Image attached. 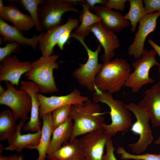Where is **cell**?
Instances as JSON below:
<instances>
[{"label":"cell","instance_id":"obj_1","mask_svg":"<svg viewBox=\"0 0 160 160\" xmlns=\"http://www.w3.org/2000/svg\"><path fill=\"white\" fill-rule=\"evenodd\" d=\"M100 105L88 99L83 104H75L71 107L69 117L73 121L71 140L102 127L104 121Z\"/></svg>","mask_w":160,"mask_h":160},{"label":"cell","instance_id":"obj_2","mask_svg":"<svg viewBox=\"0 0 160 160\" xmlns=\"http://www.w3.org/2000/svg\"><path fill=\"white\" fill-rule=\"evenodd\" d=\"M92 96V101L95 103H104L109 107L111 122L109 124L104 123L102 127L106 133L111 137L119 132H124L131 127L132 123L131 115L125 104L121 100L114 99L112 94L100 91L95 87Z\"/></svg>","mask_w":160,"mask_h":160},{"label":"cell","instance_id":"obj_3","mask_svg":"<svg viewBox=\"0 0 160 160\" xmlns=\"http://www.w3.org/2000/svg\"><path fill=\"white\" fill-rule=\"evenodd\" d=\"M130 66L125 59L119 58L103 63L95 81V87L112 94L124 86L130 73Z\"/></svg>","mask_w":160,"mask_h":160},{"label":"cell","instance_id":"obj_4","mask_svg":"<svg viewBox=\"0 0 160 160\" xmlns=\"http://www.w3.org/2000/svg\"><path fill=\"white\" fill-rule=\"evenodd\" d=\"M59 55L41 56L31 63V68L25 74L28 79L35 83L39 87V92L43 94L53 93L58 91L53 76V70L59 68L56 62Z\"/></svg>","mask_w":160,"mask_h":160},{"label":"cell","instance_id":"obj_5","mask_svg":"<svg viewBox=\"0 0 160 160\" xmlns=\"http://www.w3.org/2000/svg\"><path fill=\"white\" fill-rule=\"evenodd\" d=\"M71 37L77 39L85 48L88 56L87 62L84 64L79 63V67L76 68L73 73V76L79 83L91 92H95V81L98 73L103 64L99 63L98 56L101 51L99 44L95 51L91 50L84 41L85 38L74 33H71Z\"/></svg>","mask_w":160,"mask_h":160},{"label":"cell","instance_id":"obj_6","mask_svg":"<svg viewBox=\"0 0 160 160\" xmlns=\"http://www.w3.org/2000/svg\"><path fill=\"white\" fill-rule=\"evenodd\" d=\"M125 106L133 113L136 119L130 130L139 136L136 142L127 145L136 154H141L153 141V134L149 124V115L145 110L133 103L125 104Z\"/></svg>","mask_w":160,"mask_h":160},{"label":"cell","instance_id":"obj_7","mask_svg":"<svg viewBox=\"0 0 160 160\" xmlns=\"http://www.w3.org/2000/svg\"><path fill=\"white\" fill-rule=\"evenodd\" d=\"M156 54L154 49H144L141 58L132 63L134 71L130 74L124 87L130 88L135 93L143 85L153 82L154 79L149 76V72L153 66L160 65L155 58Z\"/></svg>","mask_w":160,"mask_h":160},{"label":"cell","instance_id":"obj_8","mask_svg":"<svg viewBox=\"0 0 160 160\" xmlns=\"http://www.w3.org/2000/svg\"><path fill=\"white\" fill-rule=\"evenodd\" d=\"M38 7V17L42 31H46L56 26L63 24L62 16L71 11L79 12L74 5L64 0H44Z\"/></svg>","mask_w":160,"mask_h":160},{"label":"cell","instance_id":"obj_9","mask_svg":"<svg viewBox=\"0 0 160 160\" xmlns=\"http://www.w3.org/2000/svg\"><path fill=\"white\" fill-rule=\"evenodd\" d=\"M7 89L0 94V104L10 108L17 120L26 121L31 111V97L29 93L23 89H16L14 85L9 81H5Z\"/></svg>","mask_w":160,"mask_h":160},{"label":"cell","instance_id":"obj_10","mask_svg":"<svg viewBox=\"0 0 160 160\" xmlns=\"http://www.w3.org/2000/svg\"><path fill=\"white\" fill-rule=\"evenodd\" d=\"M111 137L102 127L84 135L79 139L81 150L86 160H103L106 143Z\"/></svg>","mask_w":160,"mask_h":160},{"label":"cell","instance_id":"obj_11","mask_svg":"<svg viewBox=\"0 0 160 160\" xmlns=\"http://www.w3.org/2000/svg\"><path fill=\"white\" fill-rule=\"evenodd\" d=\"M36 96L40 103L39 116L52 113L57 108L67 105L83 104L88 97L81 95L80 91L76 88L69 94L60 96L47 97L38 92Z\"/></svg>","mask_w":160,"mask_h":160},{"label":"cell","instance_id":"obj_12","mask_svg":"<svg viewBox=\"0 0 160 160\" xmlns=\"http://www.w3.org/2000/svg\"><path fill=\"white\" fill-rule=\"evenodd\" d=\"M160 16V12L148 13L139 22L138 30L135 35L133 42L129 46L128 54L137 59L141 58L144 50L145 40L148 36L156 28L157 20Z\"/></svg>","mask_w":160,"mask_h":160},{"label":"cell","instance_id":"obj_13","mask_svg":"<svg viewBox=\"0 0 160 160\" xmlns=\"http://www.w3.org/2000/svg\"><path fill=\"white\" fill-rule=\"evenodd\" d=\"M79 20L77 18H68L66 22L63 25L52 28L44 32L39 42V48L42 55L50 56L54 53V48L61 36L68 31H72L79 26Z\"/></svg>","mask_w":160,"mask_h":160},{"label":"cell","instance_id":"obj_14","mask_svg":"<svg viewBox=\"0 0 160 160\" xmlns=\"http://www.w3.org/2000/svg\"><path fill=\"white\" fill-rule=\"evenodd\" d=\"M31 68V63L20 61L16 55L6 57L0 62V81H7L18 86L22 75Z\"/></svg>","mask_w":160,"mask_h":160},{"label":"cell","instance_id":"obj_15","mask_svg":"<svg viewBox=\"0 0 160 160\" xmlns=\"http://www.w3.org/2000/svg\"><path fill=\"white\" fill-rule=\"evenodd\" d=\"M88 31L93 34L104 49V54L101 57L103 63L111 60L114 56V51L120 45L114 31L106 29L100 21L92 25Z\"/></svg>","mask_w":160,"mask_h":160},{"label":"cell","instance_id":"obj_16","mask_svg":"<svg viewBox=\"0 0 160 160\" xmlns=\"http://www.w3.org/2000/svg\"><path fill=\"white\" fill-rule=\"evenodd\" d=\"M137 104L148 113L153 128L160 127V81L144 91Z\"/></svg>","mask_w":160,"mask_h":160},{"label":"cell","instance_id":"obj_17","mask_svg":"<svg viewBox=\"0 0 160 160\" xmlns=\"http://www.w3.org/2000/svg\"><path fill=\"white\" fill-rule=\"evenodd\" d=\"M44 33L42 32L32 38H28L24 36L22 31L0 19V34L4 42H16L23 46L31 47L36 50Z\"/></svg>","mask_w":160,"mask_h":160},{"label":"cell","instance_id":"obj_18","mask_svg":"<svg viewBox=\"0 0 160 160\" xmlns=\"http://www.w3.org/2000/svg\"><path fill=\"white\" fill-rule=\"evenodd\" d=\"M20 89L28 92L31 96L32 100V105L30 120L23 127L24 131L36 133L41 131V124L39 119V108L40 104L36 94L39 92L38 86L32 81H20Z\"/></svg>","mask_w":160,"mask_h":160},{"label":"cell","instance_id":"obj_19","mask_svg":"<svg viewBox=\"0 0 160 160\" xmlns=\"http://www.w3.org/2000/svg\"><path fill=\"white\" fill-rule=\"evenodd\" d=\"M93 10L94 13L101 19L104 27L108 30L119 32L131 24L120 12L113 11L104 6L96 5Z\"/></svg>","mask_w":160,"mask_h":160},{"label":"cell","instance_id":"obj_20","mask_svg":"<svg viewBox=\"0 0 160 160\" xmlns=\"http://www.w3.org/2000/svg\"><path fill=\"white\" fill-rule=\"evenodd\" d=\"M25 121L20 120L17 124L16 130L13 135L7 140L8 145L4 149L16 151L20 153L27 146L37 145L41 135V130L38 132L22 135L21 129L25 124Z\"/></svg>","mask_w":160,"mask_h":160},{"label":"cell","instance_id":"obj_21","mask_svg":"<svg viewBox=\"0 0 160 160\" xmlns=\"http://www.w3.org/2000/svg\"><path fill=\"white\" fill-rule=\"evenodd\" d=\"M0 19L10 22L13 26L22 32L28 31L34 27L30 16L22 12L19 8L13 4L5 6L0 12Z\"/></svg>","mask_w":160,"mask_h":160},{"label":"cell","instance_id":"obj_22","mask_svg":"<svg viewBox=\"0 0 160 160\" xmlns=\"http://www.w3.org/2000/svg\"><path fill=\"white\" fill-rule=\"evenodd\" d=\"M52 113H49L41 117L43 120V124L38 144L35 145L27 146L25 148L30 149H36L38 151L39 156L36 160H45L46 158L47 151L53 130Z\"/></svg>","mask_w":160,"mask_h":160},{"label":"cell","instance_id":"obj_23","mask_svg":"<svg viewBox=\"0 0 160 160\" xmlns=\"http://www.w3.org/2000/svg\"><path fill=\"white\" fill-rule=\"evenodd\" d=\"M49 160H73L85 158L79 139L76 138L64 143L55 152L47 155Z\"/></svg>","mask_w":160,"mask_h":160},{"label":"cell","instance_id":"obj_24","mask_svg":"<svg viewBox=\"0 0 160 160\" xmlns=\"http://www.w3.org/2000/svg\"><path fill=\"white\" fill-rule=\"evenodd\" d=\"M73 123L69 118L64 123L53 131L52 137L47 151V155L52 153L71 139L73 133Z\"/></svg>","mask_w":160,"mask_h":160},{"label":"cell","instance_id":"obj_25","mask_svg":"<svg viewBox=\"0 0 160 160\" xmlns=\"http://www.w3.org/2000/svg\"><path fill=\"white\" fill-rule=\"evenodd\" d=\"M17 119L14 113L6 109L0 113V140H8L16 132Z\"/></svg>","mask_w":160,"mask_h":160},{"label":"cell","instance_id":"obj_26","mask_svg":"<svg viewBox=\"0 0 160 160\" xmlns=\"http://www.w3.org/2000/svg\"><path fill=\"white\" fill-rule=\"evenodd\" d=\"M83 9L80 12L79 17L81 23L74 31V33L83 36H87L89 33L88 29L92 25L101 21L100 17L91 12L89 10L81 4H80Z\"/></svg>","mask_w":160,"mask_h":160},{"label":"cell","instance_id":"obj_27","mask_svg":"<svg viewBox=\"0 0 160 160\" xmlns=\"http://www.w3.org/2000/svg\"><path fill=\"white\" fill-rule=\"evenodd\" d=\"M129 9L128 12L124 15V18L130 22L132 33L135 31L138 22L144 16L148 14L144 8L143 0H129Z\"/></svg>","mask_w":160,"mask_h":160},{"label":"cell","instance_id":"obj_28","mask_svg":"<svg viewBox=\"0 0 160 160\" xmlns=\"http://www.w3.org/2000/svg\"><path fill=\"white\" fill-rule=\"evenodd\" d=\"M44 0H10L9 2L18 3L23 9L27 11L32 19L34 27L38 32L42 31V29L38 17V6L40 5Z\"/></svg>","mask_w":160,"mask_h":160},{"label":"cell","instance_id":"obj_29","mask_svg":"<svg viewBox=\"0 0 160 160\" xmlns=\"http://www.w3.org/2000/svg\"><path fill=\"white\" fill-rule=\"evenodd\" d=\"M71 105H64L57 108L52 112V116L53 130L65 122L70 118Z\"/></svg>","mask_w":160,"mask_h":160},{"label":"cell","instance_id":"obj_30","mask_svg":"<svg viewBox=\"0 0 160 160\" xmlns=\"http://www.w3.org/2000/svg\"><path fill=\"white\" fill-rule=\"evenodd\" d=\"M116 150V153L121 155V158L123 160H160V153L157 154L146 153L143 154H133L127 152L121 146L118 147Z\"/></svg>","mask_w":160,"mask_h":160},{"label":"cell","instance_id":"obj_31","mask_svg":"<svg viewBox=\"0 0 160 160\" xmlns=\"http://www.w3.org/2000/svg\"><path fill=\"white\" fill-rule=\"evenodd\" d=\"M22 46L16 42L6 44L4 47H0V62L4 58L10 56L12 53L19 51Z\"/></svg>","mask_w":160,"mask_h":160},{"label":"cell","instance_id":"obj_32","mask_svg":"<svg viewBox=\"0 0 160 160\" xmlns=\"http://www.w3.org/2000/svg\"><path fill=\"white\" fill-rule=\"evenodd\" d=\"M144 8L148 13L160 12V0H144Z\"/></svg>","mask_w":160,"mask_h":160},{"label":"cell","instance_id":"obj_33","mask_svg":"<svg viewBox=\"0 0 160 160\" xmlns=\"http://www.w3.org/2000/svg\"><path fill=\"white\" fill-rule=\"evenodd\" d=\"M105 147L106 152L103 156V160H117L114 155V151L116 149L111 138L107 141Z\"/></svg>","mask_w":160,"mask_h":160},{"label":"cell","instance_id":"obj_34","mask_svg":"<svg viewBox=\"0 0 160 160\" xmlns=\"http://www.w3.org/2000/svg\"><path fill=\"white\" fill-rule=\"evenodd\" d=\"M127 0H108L105 7L111 9H114L120 11H124L125 8V3Z\"/></svg>","mask_w":160,"mask_h":160},{"label":"cell","instance_id":"obj_35","mask_svg":"<svg viewBox=\"0 0 160 160\" xmlns=\"http://www.w3.org/2000/svg\"><path fill=\"white\" fill-rule=\"evenodd\" d=\"M78 3H80L89 10H93L95 6L100 5L105 6L106 0H77Z\"/></svg>","mask_w":160,"mask_h":160},{"label":"cell","instance_id":"obj_36","mask_svg":"<svg viewBox=\"0 0 160 160\" xmlns=\"http://www.w3.org/2000/svg\"><path fill=\"white\" fill-rule=\"evenodd\" d=\"M71 31H68L63 34L58 40L57 45L61 50H63L65 44L71 37Z\"/></svg>","mask_w":160,"mask_h":160},{"label":"cell","instance_id":"obj_37","mask_svg":"<svg viewBox=\"0 0 160 160\" xmlns=\"http://www.w3.org/2000/svg\"><path fill=\"white\" fill-rule=\"evenodd\" d=\"M23 156L14 154L9 156L0 155V160H23Z\"/></svg>","mask_w":160,"mask_h":160},{"label":"cell","instance_id":"obj_38","mask_svg":"<svg viewBox=\"0 0 160 160\" xmlns=\"http://www.w3.org/2000/svg\"><path fill=\"white\" fill-rule=\"evenodd\" d=\"M148 42L153 49L155 50L156 53L158 54L160 57V46L155 43L150 38L148 40ZM159 71L160 73V65L159 66Z\"/></svg>","mask_w":160,"mask_h":160},{"label":"cell","instance_id":"obj_39","mask_svg":"<svg viewBox=\"0 0 160 160\" xmlns=\"http://www.w3.org/2000/svg\"><path fill=\"white\" fill-rule=\"evenodd\" d=\"M5 6L4 5L2 0H0V12H1L4 9Z\"/></svg>","mask_w":160,"mask_h":160},{"label":"cell","instance_id":"obj_40","mask_svg":"<svg viewBox=\"0 0 160 160\" xmlns=\"http://www.w3.org/2000/svg\"><path fill=\"white\" fill-rule=\"evenodd\" d=\"M6 90L3 86L0 85V94L3 93Z\"/></svg>","mask_w":160,"mask_h":160},{"label":"cell","instance_id":"obj_41","mask_svg":"<svg viewBox=\"0 0 160 160\" xmlns=\"http://www.w3.org/2000/svg\"><path fill=\"white\" fill-rule=\"evenodd\" d=\"M154 143L156 145H160V136L155 140Z\"/></svg>","mask_w":160,"mask_h":160},{"label":"cell","instance_id":"obj_42","mask_svg":"<svg viewBox=\"0 0 160 160\" xmlns=\"http://www.w3.org/2000/svg\"><path fill=\"white\" fill-rule=\"evenodd\" d=\"M86 160V159L85 158L83 159H75V160Z\"/></svg>","mask_w":160,"mask_h":160}]
</instances>
